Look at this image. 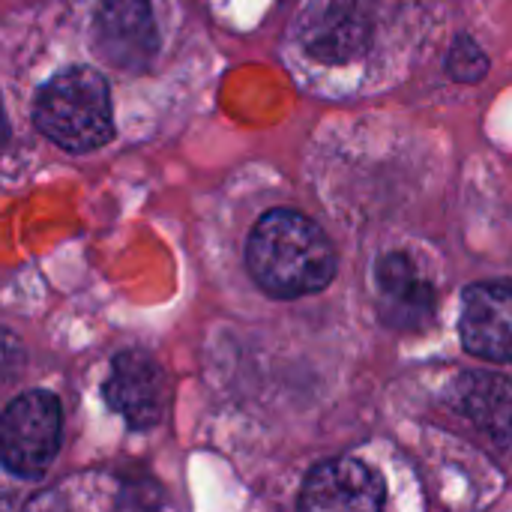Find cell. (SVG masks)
Instances as JSON below:
<instances>
[{"label":"cell","mask_w":512,"mask_h":512,"mask_svg":"<svg viewBox=\"0 0 512 512\" xmlns=\"http://www.w3.org/2000/svg\"><path fill=\"white\" fill-rule=\"evenodd\" d=\"M21 369H24V348H21L18 336H12L9 330L0 327V393L18 381Z\"/></svg>","instance_id":"obj_12"},{"label":"cell","mask_w":512,"mask_h":512,"mask_svg":"<svg viewBox=\"0 0 512 512\" xmlns=\"http://www.w3.org/2000/svg\"><path fill=\"white\" fill-rule=\"evenodd\" d=\"M378 285L384 294V315L396 327H414L429 318L435 294L426 279L417 276L408 255L393 252L378 261Z\"/></svg>","instance_id":"obj_10"},{"label":"cell","mask_w":512,"mask_h":512,"mask_svg":"<svg viewBox=\"0 0 512 512\" xmlns=\"http://www.w3.org/2000/svg\"><path fill=\"white\" fill-rule=\"evenodd\" d=\"M96 48L117 69H144L159 48L150 0H99Z\"/></svg>","instance_id":"obj_6"},{"label":"cell","mask_w":512,"mask_h":512,"mask_svg":"<svg viewBox=\"0 0 512 512\" xmlns=\"http://www.w3.org/2000/svg\"><path fill=\"white\" fill-rule=\"evenodd\" d=\"M9 138V126H6V114H3V105H0V147L6 144Z\"/></svg>","instance_id":"obj_13"},{"label":"cell","mask_w":512,"mask_h":512,"mask_svg":"<svg viewBox=\"0 0 512 512\" xmlns=\"http://www.w3.org/2000/svg\"><path fill=\"white\" fill-rule=\"evenodd\" d=\"M303 48L324 63H345L363 54L369 21L357 0H315L300 24Z\"/></svg>","instance_id":"obj_8"},{"label":"cell","mask_w":512,"mask_h":512,"mask_svg":"<svg viewBox=\"0 0 512 512\" xmlns=\"http://www.w3.org/2000/svg\"><path fill=\"white\" fill-rule=\"evenodd\" d=\"M447 72L456 81L474 84V81H480L489 72V57H486V51L471 36H459L456 45L447 54Z\"/></svg>","instance_id":"obj_11"},{"label":"cell","mask_w":512,"mask_h":512,"mask_svg":"<svg viewBox=\"0 0 512 512\" xmlns=\"http://www.w3.org/2000/svg\"><path fill=\"white\" fill-rule=\"evenodd\" d=\"M456 411L489 441L512 444V384L495 372H465L453 387Z\"/></svg>","instance_id":"obj_9"},{"label":"cell","mask_w":512,"mask_h":512,"mask_svg":"<svg viewBox=\"0 0 512 512\" xmlns=\"http://www.w3.org/2000/svg\"><path fill=\"white\" fill-rule=\"evenodd\" d=\"M387 501L384 477L357 459H333L318 465L300 495L303 510H381Z\"/></svg>","instance_id":"obj_7"},{"label":"cell","mask_w":512,"mask_h":512,"mask_svg":"<svg viewBox=\"0 0 512 512\" xmlns=\"http://www.w3.org/2000/svg\"><path fill=\"white\" fill-rule=\"evenodd\" d=\"M459 336L468 354L512 366V282H477L465 291Z\"/></svg>","instance_id":"obj_4"},{"label":"cell","mask_w":512,"mask_h":512,"mask_svg":"<svg viewBox=\"0 0 512 512\" xmlns=\"http://www.w3.org/2000/svg\"><path fill=\"white\" fill-rule=\"evenodd\" d=\"M63 411L57 396L33 390L0 417V462L18 477H39L57 456Z\"/></svg>","instance_id":"obj_3"},{"label":"cell","mask_w":512,"mask_h":512,"mask_svg":"<svg viewBox=\"0 0 512 512\" xmlns=\"http://www.w3.org/2000/svg\"><path fill=\"white\" fill-rule=\"evenodd\" d=\"M246 264L273 297H306L324 291L336 273L327 234L297 210H270L249 237Z\"/></svg>","instance_id":"obj_1"},{"label":"cell","mask_w":512,"mask_h":512,"mask_svg":"<svg viewBox=\"0 0 512 512\" xmlns=\"http://www.w3.org/2000/svg\"><path fill=\"white\" fill-rule=\"evenodd\" d=\"M105 399L132 429H150L162 420L168 408L165 372L150 354L123 351L111 363V375L105 381Z\"/></svg>","instance_id":"obj_5"},{"label":"cell","mask_w":512,"mask_h":512,"mask_svg":"<svg viewBox=\"0 0 512 512\" xmlns=\"http://www.w3.org/2000/svg\"><path fill=\"white\" fill-rule=\"evenodd\" d=\"M33 120L63 150L84 153L102 147L114 135L108 81L84 66L54 75L36 96Z\"/></svg>","instance_id":"obj_2"}]
</instances>
